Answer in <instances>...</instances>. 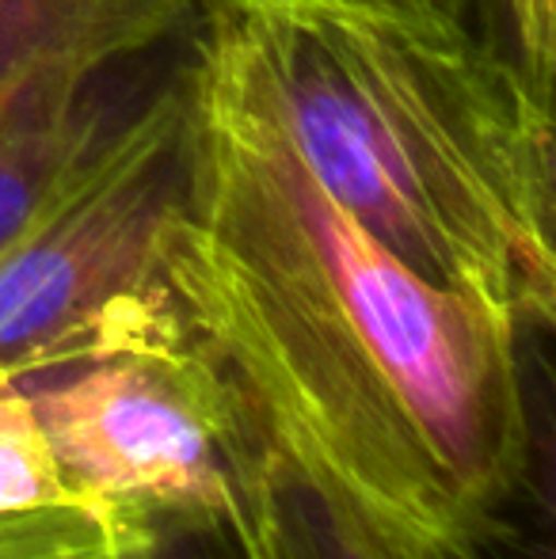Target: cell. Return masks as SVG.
Wrapping results in <instances>:
<instances>
[{"label":"cell","mask_w":556,"mask_h":559,"mask_svg":"<svg viewBox=\"0 0 556 559\" xmlns=\"http://www.w3.org/2000/svg\"><path fill=\"white\" fill-rule=\"evenodd\" d=\"M184 69L187 199L164 286L187 335L386 530L469 559L527 464V335L386 248L194 38Z\"/></svg>","instance_id":"obj_1"},{"label":"cell","mask_w":556,"mask_h":559,"mask_svg":"<svg viewBox=\"0 0 556 559\" xmlns=\"http://www.w3.org/2000/svg\"><path fill=\"white\" fill-rule=\"evenodd\" d=\"M191 38L386 248L522 335L553 324V96L423 0H217Z\"/></svg>","instance_id":"obj_2"},{"label":"cell","mask_w":556,"mask_h":559,"mask_svg":"<svg viewBox=\"0 0 556 559\" xmlns=\"http://www.w3.org/2000/svg\"><path fill=\"white\" fill-rule=\"evenodd\" d=\"M184 58L66 160L0 248V369L15 381L107 343L168 301L164 248L187 199Z\"/></svg>","instance_id":"obj_3"},{"label":"cell","mask_w":556,"mask_h":559,"mask_svg":"<svg viewBox=\"0 0 556 559\" xmlns=\"http://www.w3.org/2000/svg\"><path fill=\"white\" fill-rule=\"evenodd\" d=\"M20 384L73 491L141 502L191 530L222 525L233 499L229 389L171 294L107 343Z\"/></svg>","instance_id":"obj_4"},{"label":"cell","mask_w":556,"mask_h":559,"mask_svg":"<svg viewBox=\"0 0 556 559\" xmlns=\"http://www.w3.org/2000/svg\"><path fill=\"white\" fill-rule=\"evenodd\" d=\"M222 377L233 499L214 533L225 559H442L386 530L294 423Z\"/></svg>","instance_id":"obj_5"},{"label":"cell","mask_w":556,"mask_h":559,"mask_svg":"<svg viewBox=\"0 0 556 559\" xmlns=\"http://www.w3.org/2000/svg\"><path fill=\"white\" fill-rule=\"evenodd\" d=\"M127 66L134 58L76 46L0 69V248L69 156L127 104L107 96V81Z\"/></svg>","instance_id":"obj_6"},{"label":"cell","mask_w":556,"mask_h":559,"mask_svg":"<svg viewBox=\"0 0 556 559\" xmlns=\"http://www.w3.org/2000/svg\"><path fill=\"white\" fill-rule=\"evenodd\" d=\"M191 23L194 0H0V69L76 46L138 61Z\"/></svg>","instance_id":"obj_7"},{"label":"cell","mask_w":556,"mask_h":559,"mask_svg":"<svg viewBox=\"0 0 556 559\" xmlns=\"http://www.w3.org/2000/svg\"><path fill=\"white\" fill-rule=\"evenodd\" d=\"M164 518L156 510L104 495L27 514H0V559H153Z\"/></svg>","instance_id":"obj_8"},{"label":"cell","mask_w":556,"mask_h":559,"mask_svg":"<svg viewBox=\"0 0 556 559\" xmlns=\"http://www.w3.org/2000/svg\"><path fill=\"white\" fill-rule=\"evenodd\" d=\"M73 495L81 491L61 476L27 389L0 369V514L58 507Z\"/></svg>","instance_id":"obj_9"},{"label":"cell","mask_w":556,"mask_h":559,"mask_svg":"<svg viewBox=\"0 0 556 559\" xmlns=\"http://www.w3.org/2000/svg\"><path fill=\"white\" fill-rule=\"evenodd\" d=\"M488 4L484 35L519 66L534 88L553 96L556 66V0H476V12Z\"/></svg>","instance_id":"obj_10"},{"label":"cell","mask_w":556,"mask_h":559,"mask_svg":"<svg viewBox=\"0 0 556 559\" xmlns=\"http://www.w3.org/2000/svg\"><path fill=\"white\" fill-rule=\"evenodd\" d=\"M153 559H217V556H202L199 548H187L184 537H168V518H164V530H161V540H156ZM222 559H225V552H222Z\"/></svg>","instance_id":"obj_11"},{"label":"cell","mask_w":556,"mask_h":559,"mask_svg":"<svg viewBox=\"0 0 556 559\" xmlns=\"http://www.w3.org/2000/svg\"><path fill=\"white\" fill-rule=\"evenodd\" d=\"M206 4H217V0H194V12ZM423 4H435V8H442V12L465 15V20L476 23V0H423ZM476 27H481V23H476Z\"/></svg>","instance_id":"obj_12"}]
</instances>
